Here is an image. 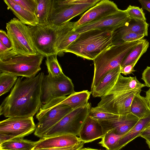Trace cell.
<instances>
[{"label":"cell","instance_id":"1","mask_svg":"<svg viewBox=\"0 0 150 150\" xmlns=\"http://www.w3.org/2000/svg\"><path fill=\"white\" fill-rule=\"evenodd\" d=\"M42 72L31 78L19 77L0 106V115L6 117H33L43 105L41 99Z\"/></svg>","mask_w":150,"mask_h":150},{"label":"cell","instance_id":"2","mask_svg":"<svg viewBox=\"0 0 150 150\" xmlns=\"http://www.w3.org/2000/svg\"><path fill=\"white\" fill-rule=\"evenodd\" d=\"M112 33L100 29L82 33L64 52L71 53L78 57L93 60L112 45Z\"/></svg>","mask_w":150,"mask_h":150},{"label":"cell","instance_id":"3","mask_svg":"<svg viewBox=\"0 0 150 150\" xmlns=\"http://www.w3.org/2000/svg\"><path fill=\"white\" fill-rule=\"evenodd\" d=\"M140 40L111 45L93 60L94 72L91 90L99 83L108 72L121 65L127 53Z\"/></svg>","mask_w":150,"mask_h":150},{"label":"cell","instance_id":"4","mask_svg":"<svg viewBox=\"0 0 150 150\" xmlns=\"http://www.w3.org/2000/svg\"><path fill=\"white\" fill-rule=\"evenodd\" d=\"M100 0H54L49 25L60 26L83 13Z\"/></svg>","mask_w":150,"mask_h":150},{"label":"cell","instance_id":"5","mask_svg":"<svg viewBox=\"0 0 150 150\" xmlns=\"http://www.w3.org/2000/svg\"><path fill=\"white\" fill-rule=\"evenodd\" d=\"M44 57L38 53L30 55L17 54L8 60L0 62V73L26 78L34 77L41 70Z\"/></svg>","mask_w":150,"mask_h":150},{"label":"cell","instance_id":"6","mask_svg":"<svg viewBox=\"0 0 150 150\" xmlns=\"http://www.w3.org/2000/svg\"><path fill=\"white\" fill-rule=\"evenodd\" d=\"M63 25L28 26L33 43L38 53L46 57L52 54H58L56 44Z\"/></svg>","mask_w":150,"mask_h":150},{"label":"cell","instance_id":"7","mask_svg":"<svg viewBox=\"0 0 150 150\" xmlns=\"http://www.w3.org/2000/svg\"><path fill=\"white\" fill-rule=\"evenodd\" d=\"M91 108V103H88L84 106L73 110L48 130L43 138L63 134L79 135Z\"/></svg>","mask_w":150,"mask_h":150},{"label":"cell","instance_id":"8","mask_svg":"<svg viewBox=\"0 0 150 150\" xmlns=\"http://www.w3.org/2000/svg\"><path fill=\"white\" fill-rule=\"evenodd\" d=\"M6 29L13 49L17 54L30 55L38 53L33 43L28 25L14 18L6 23Z\"/></svg>","mask_w":150,"mask_h":150},{"label":"cell","instance_id":"9","mask_svg":"<svg viewBox=\"0 0 150 150\" xmlns=\"http://www.w3.org/2000/svg\"><path fill=\"white\" fill-rule=\"evenodd\" d=\"M75 91L72 80L64 74L54 78L44 75L42 84L41 99L43 104L56 98L70 95Z\"/></svg>","mask_w":150,"mask_h":150},{"label":"cell","instance_id":"10","mask_svg":"<svg viewBox=\"0 0 150 150\" xmlns=\"http://www.w3.org/2000/svg\"><path fill=\"white\" fill-rule=\"evenodd\" d=\"M142 89L116 95H105L101 97L97 106L102 109L113 114L121 115L131 113L132 100Z\"/></svg>","mask_w":150,"mask_h":150},{"label":"cell","instance_id":"11","mask_svg":"<svg viewBox=\"0 0 150 150\" xmlns=\"http://www.w3.org/2000/svg\"><path fill=\"white\" fill-rule=\"evenodd\" d=\"M73 109L67 105H58L45 111L38 112L36 117L38 121L34 134L42 138L46 132Z\"/></svg>","mask_w":150,"mask_h":150},{"label":"cell","instance_id":"12","mask_svg":"<svg viewBox=\"0 0 150 150\" xmlns=\"http://www.w3.org/2000/svg\"><path fill=\"white\" fill-rule=\"evenodd\" d=\"M125 10L107 16L97 21L80 26L75 30L79 33L93 29H100L113 32L125 26L130 21Z\"/></svg>","mask_w":150,"mask_h":150},{"label":"cell","instance_id":"13","mask_svg":"<svg viewBox=\"0 0 150 150\" xmlns=\"http://www.w3.org/2000/svg\"><path fill=\"white\" fill-rule=\"evenodd\" d=\"M33 117H12L0 122V133L23 138L35 131Z\"/></svg>","mask_w":150,"mask_h":150},{"label":"cell","instance_id":"14","mask_svg":"<svg viewBox=\"0 0 150 150\" xmlns=\"http://www.w3.org/2000/svg\"><path fill=\"white\" fill-rule=\"evenodd\" d=\"M113 1L108 0H100L83 14L76 22L75 29L81 25L91 23L120 10Z\"/></svg>","mask_w":150,"mask_h":150},{"label":"cell","instance_id":"15","mask_svg":"<svg viewBox=\"0 0 150 150\" xmlns=\"http://www.w3.org/2000/svg\"><path fill=\"white\" fill-rule=\"evenodd\" d=\"M139 120L131 113L119 115L118 117L111 120L98 121L104 134L111 130L115 134L122 136L133 128Z\"/></svg>","mask_w":150,"mask_h":150},{"label":"cell","instance_id":"16","mask_svg":"<svg viewBox=\"0 0 150 150\" xmlns=\"http://www.w3.org/2000/svg\"><path fill=\"white\" fill-rule=\"evenodd\" d=\"M81 142L79 137L71 134H63L43 138L37 141L34 149L63 148L76 145Z\"/></svg>","mask_w":150,"mask_h":150},{"label":"cell","instance_id":"17","mask_svg":"<svg viewBox=\"0 0 150 150\" xmlns=\"http://www.w3.org/2000/svg\"><path fill=\"white\" fill-rule=\"evenodd\" d=\"M104 133L99 121L88 115L80 130L79 136L84 143L102 138Z\"/></svg>","mask_w":150,"mask_h":150},{"label":"cell","instance_id":"18","mask_svg":"<svg viewBox=\"0 0 150 150\" xmlns=\"http://www.w3.org/2000/svg\"><path fill=\"white\" fill-rule=\"evenodd\" d=\"M145 86V84L140 83L136 76L126 77L120 74L114 85L105 95H116L142 89Z\"/></svg>","mask_w":150,"mask_h":150},{"label":"cell","instance_id":"19","mask_svg":"<svg viewBox=\"0 0 150 150\" xmlns=\"http://www.w3.org/2000/svg\"><path fill=\"white\" fill-rule=\"evenodd\" d=\"M76 22L69 21L63 24L56 44L58 54L64 52L67 47L79 35L75 30Z\"/></svg>","mask_w":150,"mask_h":150},{"label":"cell","instance_id":"20","mask_svg":"<svg viewBox=\"0 0 150 150\" xmlns=\"http://www.w3.org/2000/svg\"><path fill=\"white\" fill-rule=\"evenodd\" d=\"M120 66L108 72L91 93L94 97H100L106 94L113 86L120 74Z\"/></svg>","mask_w":150,"mask_h":150},{"label":"cell","instance_id":"21","mask_svg":"<svg viewBox=\"0 0 150 150\" xmlns=\"http://www.w3.org/2000/svg\"><path fill=\"white\" fill-rule=\"evenodd\" d=\"M149 26V24L146 21L131 18L125 26L119 28L112 33V40L130 33L140 34L145 36H148Z\"/></svg>","mask_w":150,"mask_h":150},{"label":"cell","instance_id":"22","mask_svg":"<svg viewBox=\"0 0 150 150\" xmlns=\"http://www.w3.org/2000/svg\"><path fill=\"white\" fill-rule=\"evenodd\" d=\"M4 2L14 14L23 23L29 26H35L38 24L36 16L27 11L13 0H4Z\"/></svg>","mask_w":150,"mask_h":150},{"label":"cell","instance_id":"23","mask_svg":"<svg viewBox=\"0 0 150 150\" xmlns=\"http://www.w3.org/2000/svg\"><path fill=\"white\" fill-rule=\"evenodd\" d=\"M150 121V114L146 117L140 119L134 127L119 139L112 150H119L137 137Z\"/></svg>","mask_w":150,"mask_h":150},{"label":"cell","instance_id":"24","mask_svg":"<svg viewBox=\"0 0 150 150\" xmlns=\"http://www.w3.org/2000/svg\"><path fill=\"white\" fill-rule=\"evenodd\" d=\"M149 46V42L146 39H142L127 53L120 65L121 68L138 61L142 56L146 52Z\"/></svg>","mask_w":150,"mask_h":150},{"label":"cell","instance_id":"25","mask_svg":"<svg viewBox=\"0 0 150 150\" xmlns=\"http://www.w3.org/2000/svg\"><path fill=\"white\" fill-rule=\"evenodd\" d=\"M37 6L36 16L38 25L41 26L49 25L54 0H37Z\"/></svg>","mask_w":150,"mask_h":150},{"label":"cell","instance_id":"26","mask_svg":"<svg viewBox=\"0 0 150 150\" xmlns=\"http://www.w3.org/2000/svg\"><path fill=\"white\" fill-rule=\"evenodd\" d=\"M137 93L132 102L131 113L139 119L144 118L150 114V108L145 98Z\"/></svg>","mask_w":150,"mask_h":150},{"label":"cell","instance_id":"27","mask_svg":"<svg viewBox=\"0 0 150 150\" xmlns=\"http://www.w3.org/2000/svg\"><path fill=\"white\" fill-rule=\"evenodd\" d=\"M37 141L34 142L23 139L15 138L0 144V149L6 150H32Z\"/></svg>","mask_w":150,"mask_h":150},{"label":"cell","instance_id":"28","mask_svg":"<svg viewBox=\"0 0 150 150\" xmlns=\"http://www.w3.org/2000/svg\"><path fill=\"white\" fill-rule=\"evenodd\" d=\"M57 55L55 54L47 56L45 61L48 74L54 78L59 77L64 74L57 59Z\"/></svg>","mask_w":150,"mask_h":150},{"label":"cell","instance_id":"29","mask_svg":"<svg viewBox=\"0 0 150 150\" xmlns=\"http://www.w3.org/2000/svg\"><path fill=\"white\" fill-rule=\"evenodd\" d=\"M17 79V76L11 74L0 73V96L9 92Z\"/></svg>","mask_w":150,"mask_h":150},{"label":"cell","instance_id":"30","mask_svg":"<svg viewBox=\"0 0 150 150\" xmlns=\"http://www.w3.org/2000/svg\"><path fill=\"white\" fill-rule=\"evenodd\" d=\"M88 116L98 121H105L115 119L119 115L108 112L96 106L91 108Z\"/></svg>","mask_w":150,"mask_h":150},{"label":"cell","instance_id":"31","mask_svg":"<svg viewBox=\"0 0 150 150\" xmlns=\"http://www.w3.org/2000/svg\"><path fill=\"white\" fill-rule=\"evenodd\" d=\"M122 136L115 134L112 130L107 132L99 144L107 150H112Z\"/></svg>","mask_w":150,"mask_h":150},{"label":"cell","instance_id":"32","mask_svg":"<svg viewBox=\"0 0 150 150\" xmlns=\"http://www.w3.org/2000/svg\"><path fill=\"white\" fill-rule=\"evenodd\" d=\"M145 36L134 33L126 34L121 37L112 40V45L123 44L126 43L137 41L142 39Z\"/></svg>","mask_w":150,"mask_h":150},{"label":"cell","instance_id":"33","mask_svg":"<svg viewBox=\"0 0 150 150\" xmlns=\"http://www.w3.org/2000/svg\"><path fill=\"white\" fill-rule=\"evenodd\" d=\"M125 11L129 18L146 21V18L142 8L129 5Z\"/></svg>","mask_w":150,"mask_h":150},{"label":"cell","instance_id":"34","mask_svg":"<svg viewBox=\"0 0 150 150\" xmlns=\"http://www.w3.org/2000/svg\"><path fill=\"white\" fill-rule=\"evenodd\" d=\"M25 9L36 16L37 0H13Z\"/></svg>","mask_w":150,"mask_h":150},{"label":"cell","instance_id":"35","mask_svg":"<svg viewBox=\"0 0 150 150\" xmlns=\"http://www.w3.org/2000/svg\"><path fill=\"white\" fill-rule=\"evenodd\" d=\"M17 54L13 49L7 48L0 42V62L8 60Z\"/></svg>","mask_w":150,"mask_h":150},{"label":"cell","instance_id":"36","mask_svg":"<svg viewBox=\"0 0 150 150\" xmlns=\"http://www.w3.org/2000/svg\"><path fill=\"white\" fill-rule=\"evenodd\" d=\"M0 42L7 48L13 49L11 42L7 33L1 29L0 30Z\"/></svg>","mask_w":150,"mask_h":150},{"label":"cell","instance_id":"37","mask_svg":"<svg viewBox=\"0 0 150 150\" xmlns=\"http://www.w3.org/2000/svg\"><path fill=\"white\" fill-rule=\"evenodd\" d=\"M84 144L83 142H81L76 145L63 148H45L32 150H79L83 148Z\"/></svg>","mask_w":150,"mask_h":150},{"label":"cell","instance_id":"38","mask_svg":"<svg viewBox=\"0 0 150 150\" xmlns=\"http://www.w3.org/2000/svg\"><path fill=\"white\" fill-rule=\"evenodd\" d=\"M138 61H136L133 63L126 65L122 68H121L120 74L125 75L132 74L136 71L134 70V67Z\"/></svg>","mask_w":150,"mask_h":150},{"label":"cell","instance_id":"39","mask_svg":"<svg viewBox=\"0 0 150 150\" xmlns=\"http://www.w3.org/2000/svg\"><path fill=\"white\" fill-rule=\"evenodd\" d=\"M141 79L144 81L146 86L150 88V67H147L144 71Z\"/></svg>","mask_w":150,"mask_h":150},{"label":"cell","instance_id":"40","mask_svg":"<svg viewBox=\"0 0 150 150\" xmlns=\"http://www.w3.org/2000/svg\"><path fill=\"white\" fill-rule=\"evenodd\" d=\"M139 137H142L146 140V144L150 149V129L142 131L139 134Z\"/></svg>","mask_w":150,"mask_h":150},{"label":"cell","instance_id":"41","mask_svg":"<svg viewBox=\"0 0 150 150\" xmlns=\"http://www.w3.org/2000/svg\"><path fill=\"white\" fill-rule=\"evenodd\" d=\"M142 9H145L150 13V0H139Z\"/></svg>","mask_w":150,"mask_h":150},{"label":"cell","instance_id":"42","mask_svg":"<svg viewBox=\"0 0 150 150\" xmlns=\"http://www.w3.org/2000/svg\"><path fill=\"white\" fill-rule=\"evenodd\" d=\"M15 138L8 135L0 133V144L8 140Z\"/></svg>","mask_w":150,"mask_h":150},{"label":"cell","instance_id":"43","mask_svg":"<svg viewBox=\"0 0 150 150\" xmlns=\"http://www.w3.org/2000/svg\"><path fill=\"white\" fill-rule=\"evenodd\" d=\"M150 129V121L147 124L145 127L142 131Z\"/></svg>","mask_w":150,"mask_h":150},{"label":"cell","instance_id":"44","mask_svg":"<svg viewBox=\"0 0 150 150\" xmlns=\"http://www.w3.org/2000/svg\"><path fill=\"white\" fill-rule=\"evenodd\" d=\"M79 150H102L92 149L90 148H82Z\"/></svg>","mask_w":150,"mask_h":150},{"label":"cell","instance_id":"45","mask_svg":"<svg viewBox=\"0 0 150 150\" xmlns=\"http://www.w3.org/2000/svg\"><path fill=\"white\" fill-rule=\"evenodd\" d=\"M0 150H4V149H0Z\"/></svg>","mask_w":150,"mask_h":150}]
</instances>
